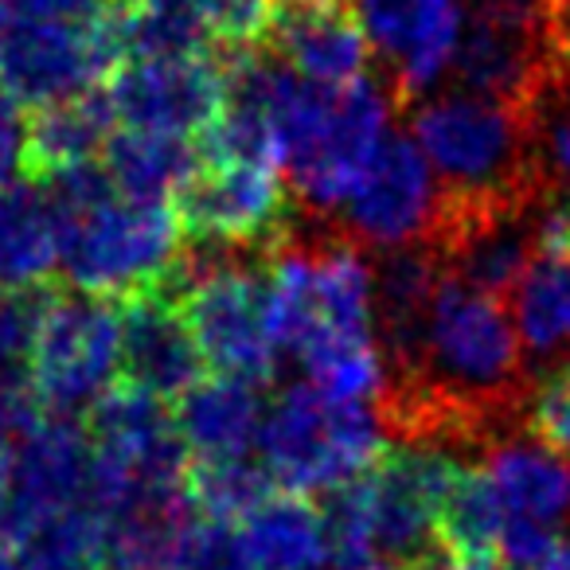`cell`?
Wrapping results in <instances>:
<instances>
[{"mask_svg":"<svg viewBox=\"0 0 570 570\" xmlns=\"http://www.w3.org/2000/svg\"><path fill=\"white\" fill-rule=\"evenodd\" d=\"M411 137L450 207L543 204L551 191L535 157V110L453 90L414 110Z\"/></svg>","mask_w":570,"mask_h":570,"instance_id":"1","label":"cell"},{"mask_svg":"<svg viewBox=\"0 0 570 570\" xmlns=\"http://www.w3.org/2000/svg\"><path fill=\"white\" fill-rule=\"evenodd\" d=\"M391 98L380 82L313 87L285 71L274 102V129L282 145V176L309 212H341L367 165L387 141Z\"/></svg>","mask_w":570,"mask_h":570,"instance_id":"2","label":"cell"},{"mask_svg":"<svg viewBox=\"0 0 570 570\" xmlns=\"http://www.w3.org/2000/svg\"><path fill=\"white\" fill-rule=\"evenodd\" d=\"M383 430L387 426L372 406L336 403L309 383H297L266 411L258 434L262 469L294 497H328L375 469L387 453Z\"/></svg>","mask_w":570,"mask_h":570,"instance_id":"3","label":"cell"},{"mask_svg":"<svg viewBox=\"0 0 570 570\" xmlns=\"http://www.w3.org/2000/svg\"><path fill=\"white\" fill-rule=\"evenodd\" d=\"M453 75L469 95L539 110L559 90L562 12L551 0H465Z\"/></svg>","mask_w":570,"mask_h":570,"instance_id":"4","label":"cell"},{"mask_svg":"<svg viewBox=\"0 0 570 570\" xmlns=\"http://www.w3.org/2000/svg\"><path fill=\"white\" fill-rule=\"evenodd\" d=\"M176 309L191 333L204 367L246 383H269L277 375V348L269 333L266 277L235 258L191 254L168 282Z\"/></svg>","mask_w":570,"mask_h":570,"instance_id":"5","label":"cell"},{"mask_svg":"<svg viewBox=\"0 0 570 570\" xmlns=\"http://www.w3.org/2000/svg\"><path fill=\"white\" fill-rule=\"evenodd\" d=\"M184 230L173 204L114 196L67 223L63 269L87 297L126 302L145 289H165L180 269Z\"/></svg>","mask_w":570,"mask_h":570,"instance_id":"6","label":"cell"},{"mask_svg":"<svg viewBox=\"0 0 570 570\" xmlns=\"http://www.w3.org/2000/svg\"><path fill=\"white\" fill-rule=\"evenodd\" d=\"M121 67L110 9L95 20H20L12 17L0 43V90L20 106H56L102 90Z\"/></svg>","mask_w":570,"mask_h":570,"instance_id":"7","label":"cell"},{"mask_svg":"<svg viewBox=\"0 0 570 570\" xmlns=\"http://www.w3.org/2000/svg\"><path fill=\"white\" fill-rule=\"evenodd\" d=\"M121 364V313L87 294H56L32 348V380L51 419L90 411L114 387Z\"/></svg>","mask_w":570,"mask_h":570,"instance_id":"8","label":"cell"},{"mask_svg":"<svg viewBox=\"0 0 570 570\" xmlns=\"http://www.w3.org/2000/svg\"><path fill=\"white\" fill-rule=\"evenodd\" d=\"M341 212L352 235L348 243L380 246L387 254L403 250L434 238L442 219V184L414 137L387 134Z\"/></svg>","mask_w":570,"mask_h":570,"instance_id":"9","label":"cell"},{"mask_svg":"<svg viewBox=\"0 0 570 570\" xmlns=\"http://www.w3.org/2000/svg\"><path fill=\"white\" fill-rule=\"evenodd\" d=\"M106 106L121 129L204 137L227 106L223 59H134L102 82Z\"/></svg>","mask_w":570,"mask_h":570,"instance_id":"10","label":"cell"},{"mask_svg":"<svg viewBox=\"0 0 570 570\" xmlns=\"http://www.w3.org/2000/svg\"><path fill=\"white\" fill-rule=\"evenodd\" d=\"M184 238L196 246H282L285 184L277 168L199 165L196 180L173 199Z\"/></svg>","mask_w":570,"mask_h":570,"instance_id":"11","label":"cell"},{"mask_svg":"<svg viewBox=\"0 0 570 570\" xmlns=\"http://www.w3.org/2000/svg\"><path fill=\"white\" fill-rule=\"evenodd\" d=\"M367 43L391 67L399 98H419L453 71L465 0H356Z\"/></svg>","mask_w":570,"mask_h":570,"instance_id":"12","label":"cell"},{"mask_svg":"<svg viewBox=\"0 0 570 570\" xmlns=\"http://www.w3.org/2000/svg\"><path fill=\"white\" fill-rule=\"evenodd\" d=\"M118 313L126 383L157 395L160 403H176L204 380V360L191 344V333L168 294V285L126 297L118 302Z\"/></svg>","mask_w":570,"mask_h":570,"instance_id":"13","label":"cell"},{"mask_svg":"<svg viewBox=\"0 0 570 570\" xmlns=\"http://www.w3.org/2000/svg\"><path fill=\"white\" fill-rule=\"evenodd\" d=\"M98 504L95 500V442L75 419H48L17 458L9 512L0 523L36 520L67 508Z\"/></svg>","mask_w":570,"mask_h":570,"instance_id":"14","label":"cell"},{"mask_svg":"<svg viewBox=\"0 0 570 570\" xmlns=\"http://www.w3.org/2000/svg\"><path fill=\"white\" fill-rule=\"evenodd\" d=\"M269 40L277 59L313 87L360 82L372 59V43L360 17L348 4H328V0H282Z\"/></svg>","mask_w":570,"mask_h":570,"instance_id":"15","label":"cell"},{"mask_svg":"<svg viewBox=\"0 0 570 570\" xmlns=\"http://www.w3.org/2000/svg\"><path fill=\"white\" fill-rule=\"evenodd\" d=\"M262 422H266V403L258 383L235 375H204L188 395L173 403V426L184 450L196 453V461L250 458Z\"/></svg>","mask_w":570,"mask_h":570,"instance_id":"16","label":"cell"},{"mask_svg":"<svg viewBox=\"0 0 570 570\" xmlns=\"http://www.w3.org/2000/svg\"><path fill=\"white\" fill-rule=\"evenodd\" d=\"M63 246L67 215L43 184L0 188V289H48Z\"/></svg>","mask_w":570,"mask_h":570,"instance_id":"17","label":"cell"},{"mask_svg":"<svg viewBox=\"0 0 570 570\" xmlns=\"http://www.w3.org/2000/svg\"><path fill=\"white\" fill-rule=\"evenodd\" d=\"M492 489L512 520H528L559 535L570 523V461L531 442H497L484 458Z\"/></svg>","mask_w":570,"mask_h":570,"instance_id":"18","label":"cell"},{"mask_svg":"<svg viewBox=\"0 0 570 570\" xmlns=\"http://www.w3.org/2000/svg\"><path fill=\"white\" fill-rule=\"evenodd\" d=\"M199 141L180 134H149V129H114L102 149V168L118 196L173 204L199 173Z\"/></svg>","mask_w":570,"mask_h":570,"instance_id":"19","label":"cell"},{"mask_svg":"<svg viewBox=\"0 0 570 570\" xmlns=\"http://www.w3.org/2000/svg\"><path fill=\"white\" fill-rule=\"evenodd\" d=\"M243 543L250 570H325L333 543L321 504L294 492H274L243 520Z\"/></svg>","mask_w":570,"mask_h":570,"instance_id":"20","label":"cell"},{"mask_svg":"<svg viewBox=\"0 0 570 570\" xmlns=\"http://www.w3.org/2000/svg\"><path fill=\"white\" fill-rule=\"evenodd\" d=\"M114 129L118 121H114L102 90L43 106L28 121V173L36 176V184H43L79 165H95L102 160Z\"/></svg>","mask_w":570,"mask_h":570,"instance_id":"21","label":"cell"},{"mask_svg":"<svg viewBox=\"0 0 570 570\" xmlns=\"http://www.w3.org/2000/svg\"><path fill=\"white\" fill-rule=\"evenodd\" d=\"M114 36L121 63L134 59H191L212 40L199 0H114Z\"/></svg>","mask_w":570,"mask_h":570,"instance_id":"22","label":"cell"},{"mask_svg":"<svg viewBox=\"0 0 570 570\" xmlns=\"http://www.w3.org/2000/svg\"><path fill=\"white\" fill-rule=\"evenodd\" d=\"M504 520L508 512L492 489L489 473L476 465H461L434 515L438 547L450 559H497Z\"/></svg>","mask_w":570,"mask_h":570,"instance_id":"23","label":"cell"},{"mask_svg":"<svg viewBox=\"0 0 570 570\" xmlns=\"http://www.w3.org/2000/svg\"><path fill=\"white\" fill-rule=\"evenodd\" d=\"M309 372V387L336 403H383L387 356L375 336H328L297 356Z\"/></svg>","mask_w":570,"mask_h":570,"instance_id":"24","label":"cell"},{"mask_svg":"<svg viewBox=\"0 0 570 570\" xmlns=\"http://www.w3.org/2000/svg\"><path fill=\"white\" fill-rule=\"evenodd\" d=\"M515 336L531 356L570 344V258H535L512 294Z\"/></svg>","mask_w":570,"mask_h":570,"instance_id":"25","label":"cell"},{"mask_svg":"<svg viewBox=\"0 0 570 570\" xmlns=\"http://www.w3.org/2000/svg\"><path fill=\"white\" fill-rule=\"evenodd\" d=\"M188 500L196 515L219 523H238L262 508L274 497V481L269 473L250 458H230V461H191L188 465Z\"/></svg>","mask_w":570,"mask_h":570,"instance_id":"26","label":"cell"},{"mask_svg":"<svg viewBox=\"0 0 570 570\" xmlns=\"http://www.w3.org/2000/svg\"><path fill=\"white\" fill-rule=\"evenodd\" d=\"M212 43H223L227 56L258 51L274 36L282 0H199Z\"/></svg>","mask_w":570,"mask_h":570,"instance_id":"27","label":"cell"},{"mask_svg":"<svg viewBox=\"0 0 570 570\" xmlns=\"http://www.w3.org/2000/svg\"><path fill=\"white\" fill-rule=\"evenodd\" d=\"M520 411L535 445L559 453V458H570V364L547 372L523 395Z\"/></svg>","mask_w":570,"mask_h":570,"instance_id":"28","label":"cell"},{"mask_svg":"<svg viewBox=\"0 0 570 570\" xmlns=\"http://www.w3.org/2000/svg\"><path fill=\"white\" fill-rule=\"evenodd\" d=\"M173 570H250L238 523H219L196 515L184 528L180 543H176Z\"/></svg>","mask_w":570,"mask_h":570,"instance_id":"29","label":"cell"},{"mask_svg":"<svg viewBox=\"0 0 570 570\" xmlns=\"http://www.w3.org/2000/svg\"><path fill=\"white\" fill-rule=\"evenodd\" d=\"M51 297L48 289H0V364H32Z\"/></svg>","mask_w":570,"mask_h":570,"instance_id":"30","label":"cell"},{"mask_svg":"<svg viewBox=\"0 0 570 570\" xmlns=\"http://www.w3.org/2000/svg\"><path fill=\"white\" fill-rule=\"evenodd\" d=\"M43 403L28 364H0V445H24L43 426Z\"/></svg>","mask_w":570,"mask_h":570,"instance_id":"31","label":"cell"},{"mask_svg":"<svg viewBox=\"0 0 570 570\" xmlns=\"http://www.w3.org/2000/svg\"><path fill=\"white\" fill-rule=\"evenodd\" d=\"M562 539L554 531L539 528V523L528 520H504V535H500V562L515 570H539L547 562V554L559 547Z\"/></svg>","mask_w":570,"mask_h":570,"instance_id":"32","label":"cell"},{"mask_svg":"<svg viewBox=\"0 0 570 570\" xmlns=\"http://www.w3.org/2000/svg\"><path fill=\"white\" fill-rule=\"evenodd\" d=\"M20 173H28V118L17 98L0 90V188L20 184Z\"/></svg>","mask_w":570,"mask_h":570,"instance_id":"33","label":"cell"},{"mask_svg":"<svg viewBox=\"0 0 570 570\" xmlns=\"http://www.w3.org/2000/svg\"><path fill=\"white\" fill-rule=\"evenodd\" d=\"M114 0H12V12L20 20H95L110 9Z\"/></svg>","mask_w":570,"mask_h":570,"instance_id":"34","label":"cell"},{"mask_svg":"<svg viewBox=\"0 0 570 570\" xmlns=\"http://www.w3.org/2000/svg\"><path fill=\"white\" fill-rule=\"evenodd\" d=\"M12 484H17V461H12L9 445H0V520H4V512H9Z\"/></svg>","mask_w":570,"mask_h":570,"instance_id":"35","label":"cell"},{"mask_svg":"<svg viewBox=\"0 0 570 570\" xmlns=\"http://www.w3.org/2000/svg\"><path fill=\"white\" fill-rule=\"evenodd\" d=\"M336 570H442V567H406V562L364 559V562H348V567H336Z\"/></svg>","mask_w":570,"mask_h":570,"instance_id":"36","label":"cell"},{"mask_svg":"<svg viewBox=\"0 0 570 570\" xmlns=\"http://www.w3.org/2000/svg\"><path fill=\"white\" fill-rule=\"evenodd\" d=\"M539 570H570V539H562V543L547 554V562Z\"/></svg>","mask_w":570,"mask_h":570,"instance_id":"37","label":"cell"},{"mask_svg":"<svg viewBox=\"0 0 570 570\" xmlns=\"http://www.w3.org/2000/svg\"><path fill=\"white\" fill-rule=\"evenodd\" d=\"M442 570H497V559H450Z\"/></svg>","mask_w":570,"mask_h":570,"instance_id":"38","label":"cell"},{"mask_svg":"<svg viewBox=\"0 0 570 570\" xmlns=\"http://www.w3.org/2000/svg\"><path fill=\"white\" fill-rule=\"evenodd\" d=\"M12 24V0H0V43H4V32Z\"/></svg>","mask_w":570,"mask_h":570,"instance_id":"39","label":"cell"},{"mask_svg":"<svg viewBox=\"0 0 570 570\" xmlns=\"http://www.w3.org/2000/svg\"><path fill=\"white\" fill-rule=\"evenodd\" d=\"M0 570H17V554H12L4 543H0Z\"/></svg>","mask_w":570,"mask_h":570,"instance_id":"40","label":"cell"},{"mask_svg":"<svg viewBox=\"0 0 570 570\" xmlns=\"http://www.w3.org/2000/svg\"><path fill=\"white\" fill-rule=\"evenodd\" d=\"M551 4H554L559 12H570V0H551Z\"/></svg>","mask_w":570,"mask_h":570,"instance_id":"41","label":"cell"},{"mask_svg":"<svg viewBox=\"0 0 570 570\" xmlns=\"http://www.w3.org/2000/svg\"><path fill=\"white\" fill-rule=\"evenodd\" d=\"M328 4H348V0H328Z\"/></svg>","mask_w":570,"mask_h":570,"instance_id":"42","label":"cell"},{"mask_svg":"<svg viewBox=\"0 0 570 570\" xmlns=\"http://www.w3.org/2000/svg\"><path fill=\"white\" fill-rule=\"evenodd\" d=\"M567 215H570V204H567Z\"/></svg>","mask_w":570,"mask_h":570,"instance_id":"43","label":"cell"}]
</instances>
